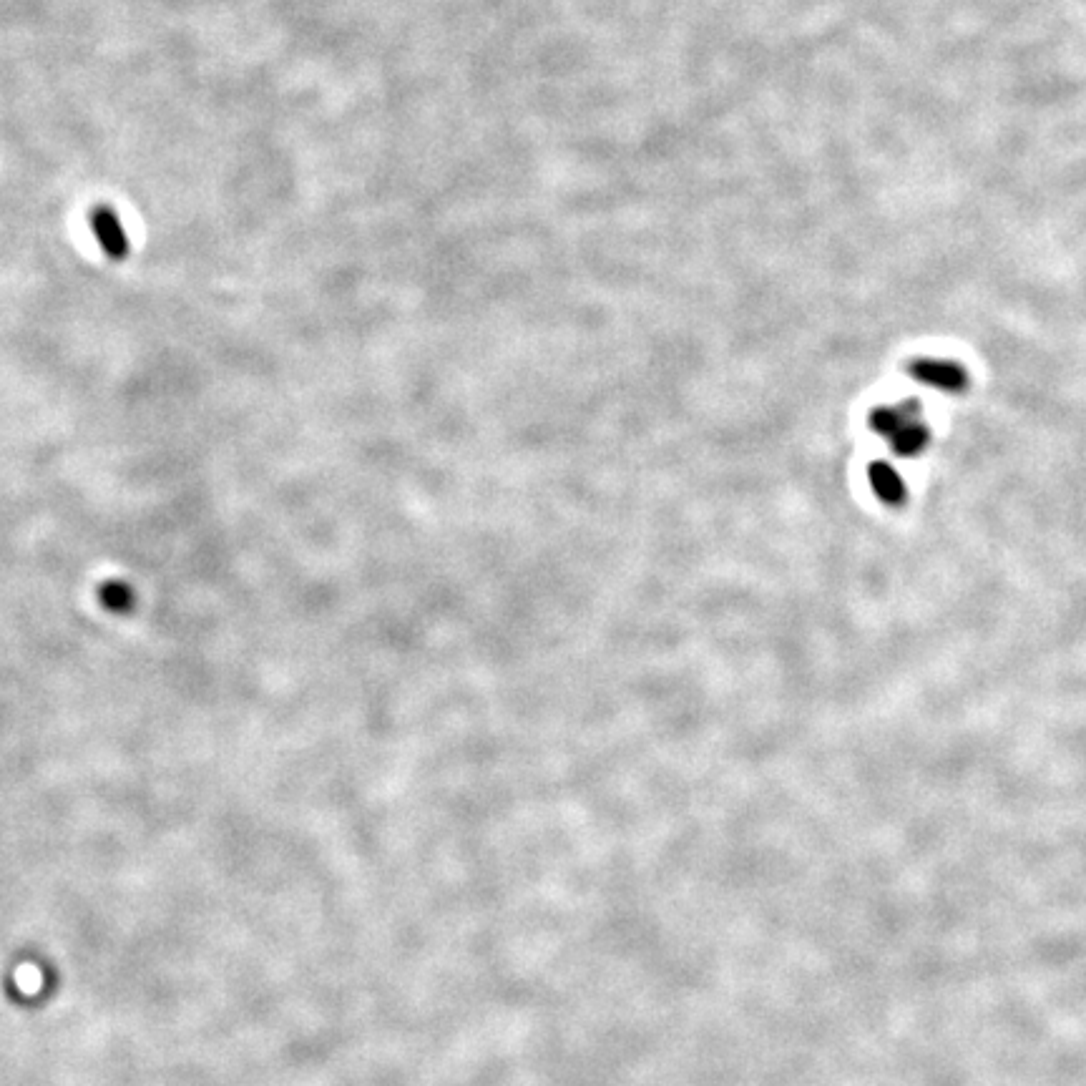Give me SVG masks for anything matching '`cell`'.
I'll return each mask as SVG.
<instances>
[{"label":"cell","mask_w":1086,"mask_h":1086,"mask_svg":"<svg viewBox=\"0 0 1086 1086\" xmlns=\"http://www.w3.org/2000/svg\"><path fill=\"white\" fill-rule=\"evenodd\" d=\"M91 227H94L96 239H99L101 247L106 249V254H109V257L119 259V257H124L126 252H129V237H126L124 227H121L119 217H116L114 212H109V209H101V212H96Z\"/></svg>","instance_id":"cell-1"},{"label":"cell","mask_w":1086,"mask_h":1086,"mask_svg":"<svg viewBox=\"0 0 1086 1086\" xmlns=\"http://www.w3.org/2000/svg\"><path fill=\"white\" fill-rule=\"evenodd\" d=\"M913 375L923 383L938 385V388L946 390H958L966 383V375L958 368L956 362H943V360H921L913 365Z\"/></svg>","instance_id":"cell-2"},{"label":"cell","mask_w":1086,"mask_h":1086,"mask_svg":"<svg viewBox=\"0 0 1086 1086\" xmlns=\"http://www.w3.org/2000/svg\"><path fill=\"white\" fill-rule=\"evenodd\" d=\"M870 478H873V486H875V491L880 493V498H885L888 503L900 501V496H903V486H900L898 476H895L888 466H875L873 471H870Z\"/></svg>","instance_id":"cell-3"}]
</instances>
